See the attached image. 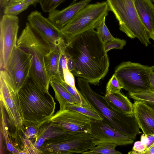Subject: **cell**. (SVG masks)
<instances>
[{
    "label": "cell",
    "mask_w": 154,
    "mask_h": 154,
    "mask_svg": "<svg viewBox=\"0 0 154 154\" xmlns=\"http://www.w3.org/2000/svg\"><path fill=\"white\" fill-rule=\"evenodd\" d=\"M151 0L154 3V0Z\"/></svg>",
    "instance_id": "b9f144b4"
},
{
    "label": "cell",
    "mask_w": 154,
    "mask_h": 154,
    "mask_svg": "<svg viewBox=\"0 0 154 154\" xmlns=\"http://www.w3.org/2000/svg\"><path fill=\"white\" fill-rule=\"evenodd\" d=\"M67 67L66 45L63 48L61 54L58 69V81H64L63 69Z\"/></svg>",
    "instance_id": "1f68e13d"
},
{
    "label": "cell",
    "mask_w": 154,
    "mask_h": 154,
    "mask_svg": "<svg viewBox=\"0 0 154 154\" xmlns=\"http://www.w3.org/2000/svg\"><path fill=\"white\" fill-rule=\"evenodd\" d=\"M117 146L116 144L110 143H102L95 146L91 149L84 152L82 154H122L120 152L116 150L115 148Z\"/></svg>",
    "instance_id": "7402d4cb"
},
{
    "label": "cell",
    "mask_w": 154,
    "mask_h": 154,
    "mask_svg": "<svg viewBox=\"0 0 154 154\" xmlns=\"http://www.w3.org/2000/svg\"><path fill=\"white\" fill-rule=\"evenodd\" d=\"M66 43L51 49L45 57V64L47 71L51 79L58 78V69L60 59L63 48Z\"/></svg>",
    "instance_id": "ffe728a7"
},
{
    "label": "cell",
    "mask_w": 154,
    "mask_h": 154,
    "mask_svg": "<svg viewBox=\"0 0 154 154\" xmlns=\"http://www.w3.org/2000/svg\"><path fill=\"white\" fill-rule=\"evenodd\" d=\"M153 40L154 41V39H153Z\"/></svg>",
    "instance_id": "ee69618b"
},
{
    "label": "cell",
    "mask_w": 154,
    "mask_h": 154,
    "mask_svg": "<svg viewBox=\"0 0 154 154\" xmlns=\"http://www.w3.org/2000/svg\"><path fill=\"white\" fill-rule=\"evenodd\" d=\"M92 120L78 112L66 109L57 111L48 119V122L67 131L90 133Z\"/></svg>",
    "instance_id": "4fadbf2b"
},
{
    "label": "cell",
    "mask_w": 154,
    "mask_h": 154,
    "mask_svg": "<svg viewBox=\"0 0 154 154\" xmlns=\"http://www.w3.org/2000/svg\"><path fill=\"white\" fill-rule=\"evenodd\" d=\"M29 7L22 1L14 2L4 8V14L17 16L27 9Z\"/></svg>",
    "instance_id": "83f0119b"
},
{
    "label": "cell",
    "mask_w": 154,
    "mask_h": 154,
    "mask_svg": "<svg viewBox=\"0 0 154 154\" xmlns=\"http://www.w3.org/2000/svg\"><path fill=\"white\" fill-rule=\"evenodd\" d=\"M109 11L106 1L87 5L60 30L66 42L86 31L94 29L97 24L107 16Z\"/></svg>",
    "instance_id": "8992f818"
},
{
    "label": "cell",
    "mask_w": 154,
    "mask_h": 154,
    "mask_svg": "<svg viewBox=\"0 0 154 154\" xmlns=\"http://www.w3.org/2000/svg\"><path fill=\"white\" fill-rule=\"evenodd\" d=\"M106 17H103L96 25L94 29L104 43L113 40L115 38L111 34L105 24Z\"/></svg>",
    "instance_id": "484cf974"
},
{
    "label": "cell",
    "mask_w": 154,
    "mask_h": 154,
    "mask_svg": "<svg viewBox=\"0 0 154 154\" xmlns=\"http://www.w3.org/2000/svg\"><path fill=\"white\" fill-rule=\"evenodd\" d=\"M154 154V143L151 146L147 147L141 154Z\"/></svg>",
    "instance_id": "74e56055"
},
{
    "label": "cell",
    "mask_w": 154,
    "mask_h": 154,
    "mask_svg": "<svg viewBox=\"0 0 154 154\" xmlns=\"http://www.w3.org/2000/svg\"><path fill=\"white\" fill-rule=\"evenodd\" d=\"M152 66V67H153V69H154V65L153 66Z\"/></svg>",
    "instance_id": "7bdbcfd3"
},
{
    "label": "cell",
    "mask_w": 154,
    "mask_h": 154,
    "mask_svg": "<svg viewBox=\"0 0 154 154\" xmlns=\"http://www.w3.org/2000/svg\"><path fill=\"white\" fill-rule=\"evenodd\" d=\"M95 146L90 133L71 132L47 140L39 149L42 154H82Z\"/></svg>",
    "instance_id": "52a82bcc"
},
{
    "label": "cell",
    "mask_w": 154,
    "mask_h": 154,
    "mask_svg": "<svg viewBox=\"0 0 154 154\" xmlns=\"http://www.w3.org/2000/svg\"><path fill=\"white\" fill-rule=\"evenodd\" d=\"M22 0H13L12 3L14 2H20Z\"/></svg>",
    "instance_id": "60d3db41"
},
{
    "label": "cell",
    "mask_w": 154,
    "mask_h": 154,
    "mask_svg": "<svg viewBox=\"0 0 154 154\" xmlns=\"http://www.w3.org/2000/svg\"><path fill=\"white\" fill-rule=\"evenodd\" d=\"M154 70L152 66L128 61L117 66L114 74L122 83L123 89L134 93L150 89L149 76Z\"/></svg>",
    "instance_id": "9c48e42d"
},
{
    "label": "cell",
    "mask_w": 154,
    "mask_h": 154,
    "mask_svg": "<svg viewBox=\"0 0 154 154\" xmlns=\"http://www.w3.org/2000/svg\"><path fill=\"white\" fill-rule=\"evenodd\" d=\"M46 122L36 125L23 124L21 132L24 137L32 140L33 141L36 138L40 128Z\"/></svg>",
    "instance_id": "4316f807"
},
{
    "label": "cell",
    "mask_w": 154,
    "mask_h": 154,
    "mask_svg": "<svg viewBox=\"0 0 154 154\" xmlns=\"http://www.w3.org/2000/svg\"><path fill=\"white\" fill-rule=\"evenodd\" d=\"M126 43V41L125 40L115 38L113 40L104 44L105 49L107 53L109 51L113 49L121 50L123 48Z\"/></svg>",
    "instance_id": "d6a6232c"
},
{
    "label": "cell",
    "mask_w": 154,
    "mask_h": 154,
    "mask_svg": "<svg viewBox=\"0 0 154 154\" xmlns=\"http://www.w3.org/2000/svg\"><path fill=\"white\" fill-rule=\"evenodd\" d=\"M17 45L31 55L30 78L42 91L49 93L51 78L47 71L45 58L51 50L50 46L37 35L28 22L18 38Z\"/></svg>",
    "instance_id": "277c9868"
},
{
    "label": "cell",
    "mask_w": 154,
    "mask_h": 154,
    "mask_svg": "<svg viewBox=\"0 0 154 154\" xmlns=\"http://www.w3.org/2000/svg\"><path fill=\"white\" fill-rule=\"evenodd\" d=\"M17 94L23 124L46 122L54 114L56 103L53 97L42 91L30 78Z\"/></svg>",
    "instance_id": "3957f363"
},
{
    "label": "cell",
    "mask_w": 154,
    "mask_h": 154,
    "mask_svg": "<svg viewBox=\"0 0 154 154\" xmlns=\"http://www.w3.org/2000/svg\"><path fill=\"white\" fill-rule=\"evenodd\" d=\"M103 97L108 105L114 110L128 115L134 114L133 103L120 91L106 93Z\"/></svg>",
    "instance_id": "ac0fdd59"
},
{
    "label": "cell",
    "mask_w": 154,
    "mask_h": 154,
    "mask_svg": "<svg viewBox=\"0 0 154 154\" xmlns=\"http://www.w3.org/2000/svg\"><path fill=\"white\" fill-rule=\"evenodd\" d=\"M129 97L136 100L154 103V91L151 89L134 93H128Z\"/></svg>",
    "instance_id": "f1b7e54d"
},
{
    "label": "cell",
    "mask_w": 154,
    "mask_h": 154,
    "mask_svg": "<svg viewBox=\"0 0 154 154\" xmlns=\"http://www.w3.org/2000/svg\"><path fill=\"white\" fill-rule=\"evenodd\" d=\"M150 89L154 91V71H152L149 76Z\"/></svg>",
    "instance_id": "8d00e7d4"
},
{
    "label": "cell",
    "mask_w": 154,
    "mask_h": 154,
    "mask_svg": "<svg viewBox=\"0 0 154 154\" xmlns=\"http://www.w3.org/2000/svg\"><path fill=\"white\" fill-rule=\"evenodd\" d=\"M50 85L54 91L55 98L60 104V110L65 109L68 105L75 103L72 96L57 80L51 79Z\"/></svg>",
    "instance_id": "44dd1931"
},
{
    "label": "cell",
    "mask_w": 154,
    "mask_h": 154,
    "mask_svg": "<svg viewBox=\"0 0 154 154\" xmlns=\"http://www.w3.org/2000/svg\"><path fill=\"white\" fill-rule=\"evenodd\" d=\"M17 16L4 14L0 22V69H5L13 51L17 45L19 27Z\"/></svg>",
    "instance_id": "30bf717a"
},
{
    "label": "cell",
    "mask_w": 154,
    "mask_h": 154,
    "mask_svg": "<svg viewBox=\"0 0 154 154\" xmlns=\"http://www.w3.org/2000/svg\"><path fill=\"white\" fill-rule=\"evenodd\" d=\"M17 134L19 137L22 144L21 145L22 151L19 154H42V152L40 149L35 147L32 140L25 138L20 132Z\"/></svg>",
    "instance_id": "d4e9b609"
},
{
    "label": "cell",
    "mask_w": 154,
    "mask_h": 154,
    "mask_svg": "<svg viewBox=\"0 0 154 154\" xmlns=\"http://www.w3.org/2000/svg\"><path fill=\"white\" fill-rule=\"evenodd\" d=\"M77 82L79 91L92 108L103 119V122L134 140L141 133L134 114L127 115L112 109L103 96L92 89L85 80L78 78Z\"/></svg>",
    "instance_id": "7a4b0ae2"
},
{
    "label": "cell",
    "mask_w": 154,
    "mask_h": 154,
    "mask_svg": "<svg viewBox=\"0 0 154 154\" xmlns=\"http://www.w3.org/2000/svg\"><path fill=\"white\" fill-rule=\"evenodd\" d=\"M70 132L53 125L48 121L39 129L36 138L33 141V144L39 149L47 140Z\"/></svg>",
    "instance_id": "d6986e66"
},
{
    "label": "cell",
    "mask_w": 154,
    "mask_h": 154,
    "mask_svg": "<svg viewBox=\"0 0 154 154\" xmlns=\"http://www.w3.org/2000/svg\"><path fill=\"white\" fill-rule=\"evenodd\" d=\"M31 54L17 45L14 48L6 67L0 70L8 85L16 94L30 78Z\"/></svg>",
    "instance_id": "ba28073f"
},
{
    "label": "cell",
    "mask_w": 154,
    "mask_h": 154,
    "mask_svg": "<svg viewBox=\"0 0 154 154\" xmlns=\"http://www.w3.org/2000/svg\"><path fill=\"white\" fill-rule=\"evenodd\" d=\"M0 99L8 116V121L15 129V132L21 131L23 119L17 94L10 88L2 74L0 73Z\"/></svg>",
    "instance_id": "7c38bea8"
},
{
    "label": "cell",
    "mask_w": 154,
    "mask_h": 154,
    "mask_svg": "<svg viewBox=\"0 0 154 154\" xmlns=\"http://www.w3.org/2000/svg\"><path fill=\"white\" fill-rule=\"evenodd\" d=\"M148 105L150 106L154 110V103L145 102Z\"/></svg>",
    "instance_id": "ab89813d"
},
{
    "label": "cell",
    "mask_w": 154,
    "mask_h": 154,
    "mask_svg": "<svg viewBox=\"0 0 154 154\" xmlns=\"http://www.w3.org/2000/svg\"><path fill=\"white\" fill-rule=\"evenodd\" d=\"M138 16L149 38L154 39V3L151 0H134Z\"/></svg>",
    "instance_id": "e0dca14e"
},
{
    "label": "cell",
    "mask_w": 154,
    "mask_h": 154,
    "mask_svg": "<svg viewBox=\"0 0 154 154\" xmlns=\"http://www.w3.org/2000/svg\"><path fill=\"white\" fill-rule=\"evenodd\" d=\"M22 1L29 6L30 5L36 4L38 2L39 0H23Z\"/></svg>",
    "instance_id": "f35d334b"
},
{
    "label": "cell",
    "mask_w": 154,
    "mask_h": 154,
    "mask_svg": "<svg viewBox=\"0 0 154 154\" xmlns=\"http://www.w3.org/2000/svg\"><path fill=\"white\" fill-rule=\"evenodd\" d=\"M66 0H39L42 10L44 12H50L56 9Z\"/></svg>",
    "instance_id": "f546056e"
},
{
    "label": "cell",
    "mask_w": 154,
    "mask_h": 154,
    "mask_svg": "<svg viewBox=\"0 0 154 154\" xmlns=\"http://www.w3.org/2000/svg\"><path fill=\"white\" fill-rule=\"evenodd\" d=\"M123 88L122 83L114 74L108 82L106 87V93H116Z\"/></svg>",
    "instance_id": "4dcf8cb0"
},
{
    "label": "cell",
    "mask_w": 154,
    "mask_h": 154,
    "mask_svg": "<svg viewBox=\"0 0 154 154\" xmlns=\"http://www.w3.org/2000/svg\"><path fill=\"white\" fill-rule=\"evenodd\" d=\"M134 115L140 128L145 135L154 134V110L145 102L135 100Z\"/></svg>",
    "instance_id": "2e32d148"
},
{
    "label": "cell",
    "mask_w": 154,
    "mask_h": 154,
    "mask_svg": "<svg viewBox=\"0 0 154 154\" xmlns=\"http://www.w3.org/2000/svg\"><path fill=\"white\" fill-rule=\"evenodd\" d=\"M91 0H81L78 2L72 3L61 10L55 9L49 13L48 18L61 30Z\"/></svg>",
    "instance_id": "9a60e30c"
},
{
    "label": "cell",
    "mask_w": 154,
    "mask_h": 154,
    "mask_svg": "<svg viewBox=\"0 0 154 154\" xmlns=\"http://www.w3.org/2000/svg\"><path fill=\"white\" fill-rule=\"evenodd\" d=\"M109 10L118 21L120 30L129 38H137L146 46L150 44L148 32L138 14L134 0H106Z\"/></svg>",
    "instance_id": "5b68a950"
},
{
    "label": "cell",
    "mask_w": 154,
    "mask_h": 154,
    "mask_svg": "<svg viewBox=\"0 0 154 154\" xmlns=\"http://www.w3.org/2000/svg\"><path fill=\"white\" fill-rule=\"evenodd\" d=\"M57 80L66 89L72 96L75 101V104L82 107L92 108L77 88H74L63 80Z\"/></svg>",
    "instance_id": "603a6c76"
},
{
    "label": "cell",
    "mask_w": 154,
    "mask_h": 154,
    "mask_svg": "<svg viewBox=\"0 0 154 154\" xmlns=\"http://www.w3.org/2000/svg\"><path fill=\"white\" fill-rule=\"evenodd\" d=\"M66 109L78 112L93 120L102 121L103 119L92 107H82L75 103L68 105Z\"/></svg>",
    "instance_id": "cb8c5ba5"
},
{
    "label": "cell",
    "mask_w": 154,
    "mask_h": 154,
    "mask_svg": "<svg viewBox=\"0 0 154 154\" xmlns=\"http://www.w3.org/2000/svg\"><path fill=\"white\" fill-rule=\"evenodd\" d=\"M96 146L103 143L114 144L117 146L131 144L134 140L119 132L102 121L92 120L90 132Z\"/></svg>",
    "instance_id": "5bb4252c"
},
{
    "label": "cell",
    "mask_w": 154,
    "mask_h": 154,
    "mask_svg": "<svg viewBox=\"0 0 154 154\" xmlns=\"http://www.w3.org/2000/svg\"><path fill=\"white\" fill-rule=\"evenodd\" d=\"M147 148L146 144L141 141H136L134 144L132 151L129 152V154H141L142 152Z\"/></svg>",
    "instance_id": "e575fe53"
},
{
    "label": "cell",
    "mask_w": 154,
    "mask_h": 154,
    "mask_svg": "<svg viewBox=\"0 0 154 154\" xmlns=\"http://www.w3.org/2000/svg\"><path fill=\"white\" fill-rule=\"evenodd\" d=\"M64 81L67 84L75 89H77L75 85L73 75L68 69V67L63 69Z\"/></svg>",
    "instance_id": "836d02e7"
},
{
    "label": "cell",
    "mask_w": 154,
    "mask_h": 154,
    "mask_svg": "<svg viewBox=\"0 0 154 154\" xmlns=\"http://www.w3.org/2000/svg\"><path fill=\"white\" fill-rule=\"evenodd\" d=\"M66 43L74 63L73 75L98 85L108 72L109 63L104 43L97 31L91 29Z\"/></svg>",
    "instance_id": "6da1fadb"
},
{
    "label": "cell",
    "mask_w": 154,
    "mask_h": 154,
    "mask_svg": "<svg viewBox=\"0 0 154 154\" xmlns=\"http://www.w3.org/2000/svg\"><path fill=\"white\" fill-rule=\"evenodd\" d=\"M67 65L68 69L72 72L74 67V63L73 59L68 53L66 49Z\"/></svg>",
    "instance_id": "d590c367"
},
{
    "label": "cell",
    "mask_w": 154,
    "mask_h": 154,
    "mask_svg": "<svg viewBox=\"0 0 154 154\" xmlns=\"http://www.w3.org/2000/svg\"><path fill=\"white\" fill-rule=\"evenodd\" d=\"M27 20L34 32L51 48L66 43L60 30L41 12L36 11L32 12Z\"/></svg>",
    "instance_id": "8fae6325"
},
{
    "label": "cell",
    "mask_w": 154,
    "mask_h": 154,
    "mask_svg": "<svg viewBox=\"0 0 154 154\" xmlns=\"http://www.w3.org/2000/svg\"><path fill=\"white\" fill-rule=\"evenodd\" d=\"M74 1H77V0H74Z\"/></svg>",
    "instance_id": "f6af8a7d"
}]
</instances>
